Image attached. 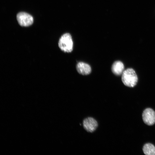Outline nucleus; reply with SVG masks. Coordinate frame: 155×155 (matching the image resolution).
<instances>
[{
    "label": "nucleus",
    "mask_w": 155,
    "mask_h": 155,
    "mask_svg": "<svg viewBox=\"0 0 155 155\" xmlns=\"http://www.w3.org/2000/svg\"><path fill=\"white\" fill-rule=\"evenodd\" d=\"M76 68L80 74L82 75H87L91 72V69L90 66L85 63L80 62L77 64Z\"/></svg>",
    "instance_id": "6"
},
{
    "label": "nucleus",
    "mask_w": 155,
    "mask_h": 155,
    "mask_svg": "<svg viewBox=\"0 0 155 155\" xmlns=\"http://www.w3.org/2000/svg\"><path fill=\"white\" fill-rule=\"evenodd\" d=\"M143 150L146 155H155V147L152 144H145L143 147Z\"/></svg>",
    "instance_id": "8"
},
{
    "label": "nucleus",
    "mask_w": 155,
    "mask_h": 155,
    "mask_svg": "<svg viewBox=\"0 0 155 155\" xmlns=\"http://www.w3.org/2000/svg\"><path fill=\"white\" fill-rule=\"evenodd\" d=\"M59 49L65 53H70L73 50V43L71 36L68 33L63 34L60 38L58 42Z\"/></svg>",
    "instance_id": "2"
},
{
    "label": "nucleus",
    "mask_w": 155,
    "mask_h": 155,
    "mask_svg": "<svg viewBox=\"0 0 155 155\" xmlns=\"http://www.w3.org/2000/svg\"><path fill=\"white\" fill-rule=\"evenodd\" d=\"M121 80L125 86L132 88L136 85L138 78L134 70L132 68H129L123 72Z\"/></svg>",
    "instance_id": "1"
},
{
    "label": "nucleus",
    "mask_w": 155,
    "mask_h": 155,
    "mask_svg": "<svg viewBox=\"0 0 155 155\" xmlns=\"http://www.w3.org/2000/svg\"><path fill=\"white\" fill-rule=\"evenodd\" d=\"M83 124L84 129L90 132H92L95 131L98 126L97 121L91 117H88L85 119Z\"/></svg>",
    "instance_id": "5"
},
{
    "label": "nucleus",
    "mask_w": 155,
    "mask_h": 155,
    "mask_svg": "<svg viewBox=\"0 0 155 155\" xmlns=\"http://www.w3.org/2000/svg\"><path fill=\"white\" fill-rule=\"evenodd\" d=\"M144 122L148 125H152L155 123V112L152 108H147L143 111L142 114Z\"/></svg>",
    "instance_id": "4"
},
{
    "label": "nucleus",
    "mask_w": 155,
    "mask_h": 155,
    "mask_svg": "<svg viewBox=\"0 0 155 155\" xmlns=\"http://www.w3.org/2000/svg\"><path fill=\"white\" fill-rule=\"evenodd\" d=\"M124 66L123 63L118 61H115L112 66V71L113 73L117 75H120L123 72Z\"/></svg>",
    "instance_id": "7"
},
{
    "label": "nucleus",
    "mask_w": 155,
    "mask_h": 155,
    "mask_svg": "<svg viewBox=\"0 0 155 155\" xmlns=\"http://www.w3.org/2000/svg\"><path fill=\"white\" fill-rule=\"evenodd\" d=\"M17 19L19 24L22 26H28L33 22V18L30 14L24 12H20L17 15Z\"/></svg>",
    "instance_id": "3"
}]
</instances>
